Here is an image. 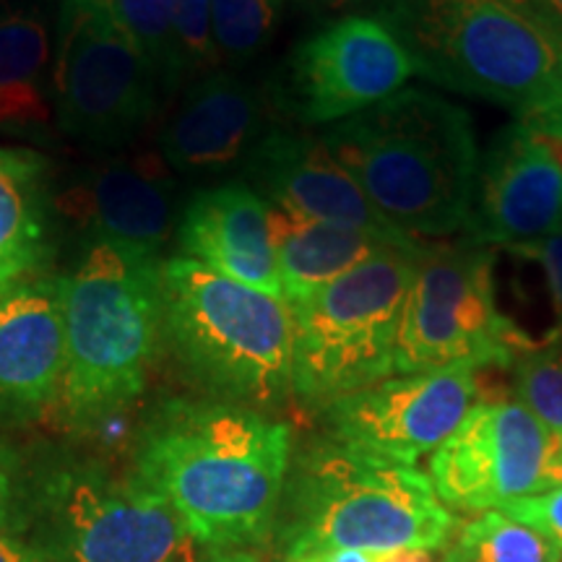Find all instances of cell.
I'll return each mask as SVG.
<instances>
[{
    "label": "cell",
    "mask_w": 562,
    "mask_h": 562,
    "mask_svg": "<svg viewBox=\"0 0 562 562\" xmlns=\"http://www.w3.org/2000/svg\"><path fill=\"white\" fill-rule=\"evenodd\" d=\"M560 456H562V448H560Z\"/></svg>",
    "instance_id": "cell-37"
},
{
    "label": "cell",
    "mask_w": 562,
    "mask_h": 562,
    "mask_svg": "<svg viewBox=\"0 0 562 562\" xmlns=\"http://www.w3.org/2000/svg\"><path fill=\"white\" fill-rule=\"evenodd\" d=\"M161 307L167 344L209 398L266 414L294 398V315L284 300L172 256L161 261Z\"/></svg>",
    "instance_id": "cell-3"
},
{
    "label": "cell",
    "mask_w": 562,
    "mask_h": 562,
    "mask_svg": "<svg viewBox=\"0 0 562 562\" xmlns=\"http://www.w3.org/2000/svg\"><path fill=\"white\" fill-rule=\"evenodd\" d=\"M172 193L165 159L146 154L91 167L60 195L58 206L68 222L94 237V245L161 261L175 222Z\"/></svg>",
    "instance_id": "cell-16"
},
{
    "label": "cell",
    "mask_w": 562,
    "mask_h": 562,
    "mask_svg": "<svg viewBox=\"0 0 562 562\" xmlns=\"http://www.w3.org/2000/svg\"><path fill=\"white\" fill-rule=\"evenodd\" d=\"M42 172L40 154L0 146V300L30 284L47 261Z\"/></svg>",
    "instance_id": "cell-22"
},
{
    "label": "cell",
    "mask_w": 562,
    "mask_h": 562,
    "mask_svg": "<svg viewBox=\"0 0 562 562\" xmlns=\"http://www.w3.org/2000/svg\"><path fill=\"white\" fill-rule=\"evenodd\" d=\"M290 469L286 422L214 398L161 404L136 446V482L211 550H245L271 537Z\"/></svg>",
    "instance_id": "cell-1"
},
{
    "label": "cell",
    "mask_w": 562,
    "mask_h": 562,
    "mask_svg": "<svg viewBox=\"0 0 562 562\" xmlns=\"http://www.w3.org/2000/svg\"><path fill=\"white\" fill-rule=\"evenodd\" d=\"M297 3L315 11H347L360 9V5H372V9H375L378 0H297Z\"/></svg>",
    "instance_id": "cell-34"
},
{
    "label": "cell",
    "mask_w": 562,
    "mask_h": 562,
    "mask_svg": "<svg viewBox=\"0 0 562 562\" xmlns=\"http://www.w3.org/2000/svg\"><path fill=\"white\" fill-rule=\"evenodd\" d=\"M245 165L250 188L271 206L290 211L302 220L370 232L398 248L419 245L402 235L372 206L323 136L271 128L258 138Z\"/></svg>",
    "instance_id": "cell-15"
},
{
    "label": "cell",
    "mask_w": 562,
    "mask_h": 562,
    "mask_svg": "<svg viewBox=\"0 0 562 562\" xmlns=\"http://www.w3.org/2000/svg\"><path fill=\"white\" fill-rule=\"evenodd\" d=\"M513 521L529 526L537 533L558 547L562 552V484L550 490L537 492V495L518 497V501L505 503L501 508Z\"/></svg>",
    "instance_id": "cell-29"
},
{
    "label": "cell",
    "mask_w": 562,
    "mask_h": 562,
    "mask_svg": "<svg viewBox=\"0 0 562 562\" xmlns=\"http://www.w3.org/2000/svg\"><path fill=\"white\" fill-rule=\"evenodd\" d=\"M50 32L24 5H0V136H53Z\"/></svg>",
    "instance_id": "cell-20"
},
{
    "label": "cell",
    "mask_w": 562,
    "mask_h": 562,
    "mask_svg": "<svg viewBox=\"0 0 562 562\" xmlns=\"http://www.w3.org/2000/svg\"><path fill=\"white\" fill-rule=\"evenodd\" d=\"M161 81L110 0H63L53 63L55 121L94 146L131 140L159 108Z\"/></svg>",
    "instance_id": "cell-9"
},
{
    "label": "cell",
    "mask_w": 562,
    "mask_h": 562,
    "mask_svg": "<svg viewBox=\"0 0 562 562\" xmlns=\"http://www.w3.org/2000/svg\"><path fill=\"white\" fill-rule=\"evenodd\" d=\"M440 562H467V560H463V558H461V554H459V552H456V550H453V547H451V550H448V552H446V558H442Z\"/></svg>",
    "instance_id": "cell-36"
},
{
    "label": "cell",
    "mask_w": 562,
    "mask_h": 562,
    "mask_svg": "<svg viewBox=\"0 0 562 562\" xmlns=\"http://www.w3.org/2000/svg\"><path fill=\"white\" fill-rule=\"evenodd\" d=\"M203 562H263L248 550H214Z\"/></svg>",
    "instance_id": "cell-35"
},
{
    "label": "cell",
    "mask_w": 562,
    "mask_h": 562,
    "mask_svg": "<svg viewBox=\"0 0 562 562\" xmlns=\"http://www.w3.org/2000/svg\"><path fill=\"white\" fill-rule=\"evenodd\" d=\"M286 0H211V32L220 63L245 66L269 45Z\"/></svg>",
    "instance_id": "cell-24"
},
{
    "label": "cell",
    "mask_w": 562,
    "mask_h": 562,
    "mask_svg": "<svg viewBox=\"0 0 562 562\" xmlns=\"http://www.w3.org/2000/svg\"><path fill=\"white\" fill-rule=\"evenodd\" d=\"M175 34L188 74H211L220 66V53L211 32V0H172Z\"/></svg>",
    "instance_id": "cell-27"
},
{
    "label": "cell",
    "mask_w": 562,
    "mask_h": 562,
    "mask_svg": "<svg viewBox=\"0 0 562 562\" xmlns=\"http://www.w3.org/2000/svg\"><path fill=\"white\" fill-rule=\"evenodd\" d=\"M505 252L516 261L531 263L542 271L552 313V326L542 339H558V336H562V227L542 237V240L518 245V248H508Z\"/></svg>",
    "instance_id": "cell-28"
},
{
    "label": "cell",
    "mask_w": 562,
    "mask_h": 562,
    "mask_svg": "<svg viewBox=\"0 0 562 562\" xmlns=\"http://www.w3.org/2000/svg\"><path fill=\"white\" fill-rule=\"evenodd\" d=\"M178 248V256L284 300L269 203L250 186L195 193L180 216Z\"/></svg>",
    "instance_id": "cell-18"
},
{
    "label": "cell",
    "mask_w": 562,
    "mask_h": 562,
    "mask_svg": "<svg viewBox=\"0 0 562 562\" xmlns=\"http://www.w3.org/2000/svg\"><path fill=\"white\" fill-rule=\"evenodd\" d=\"M508 3L562 45V0H508Z\"/></svg>",
    "instance_id": "cell-31"
},
{
    "label": "cell",
    "mask_w": 562,
    "mask_h": 562,
    "mask_svg": "<svg viewBox=\"0 0 562 562\" xmlns=\"http://www.w3.org/2000/svg\"><path fill=\"white\" fill-rule=\"evenodd\" d=\"M453 550L467 562H562V552L503 510L476 513L456 531Z\"/></svg>",
    "instance_id": "cell-23"
},
{
    "label": "cell",
    "mask_w": 562,
    "mask_h": 562,
    "mask_svg": "<svg viewBox=\"0 0 562 562\" xmlns=\"http://www.w3.org/2000/svg\"><path fill=\"white\" fill-rule=\"evenodd\" d=\"M42 516L50 562H178L191 544L178 513L136 480L63 474L47 484Z\"/></svg>",
    "instance_id": "cell-11"
},
{
    "label": "cell",
    "mask_w": 562,
    "mask_h": 562,
    "mask_svg": "<svg viewBox=\"0 0 562 562\" xmlns=\"http://www.w3.org/2000/svg\"><path fill=\"white\" fill-rule=\"evenodd\" d=\"M480 402V372L391 375L328 406L326 440L372 461L414 467L451 438Z\"/></svg>",
    "instance_id": "cell-12"
},
{
    "label": "cell",
    "mask_w": 562,
    "mask_h": 562,
    "mask_svg": "<svg viewBox=\"0 0 562 562\" xmlns=\"http://www.w3.org/2000/svg\"><path fill=\"white\" fill-rule=\"evenodd\" d=\"M263 97L240 76L206 74L159 131V151L178 172H220L248 159L263 136Z\"/></svg>",
    "instance_id": "cell-19"
},
{
    "label": "cell",
    "mask_w": 562,
    "mask_h": 562,
    "mask_svg": "<svg viewBox=\"0 0 562 562\" xmlns=\"http://www.w3.org/2000/svg\"><path fill=\"white\" fill-rule=\"evenodd\" d=\"M529 344L497 305L495 250L467 237L422 243L398 323L396 375L510 370Z\"/></svg>",
    "instance_id": "cell-8"
},
{
    "label": "cell",
    "mask_w": 562,
    "mask_h": 562,
    "mask_svg": "<svg viewBox=\"0 0 562 562\" xmlns=\"http://www.w3.org/2000/svg\"><path fill=\"white\" fill-rule=\"evenodd\" d=\"M66 328L58 281H30L0 300V422H30L60 402Z\"/></svg>",
    "instance_id": "cell-17"
},
{
    "label": "cell",
    "mask_w": 562,
    "mask_h": 562,
    "mask_svg": "<svg viewBox=\"0 0 562 562\" xmlns=\"http://www.w3.org/2000/svg\"><path fill=\"white\" fill-rule=\"evenodd\" d=\"M419 79L539 117L562 110V45L508 0H378Z\"/></svg>",
    "instance_id": "cell-4"
},
{
    "label": "cell",
    "mask_w": 562,
    "mask_h": 562,
    "mask_svg": "<svg viewBox=\"0 0 562 562\" xmlns=\"http://www.w3.org/2000/svg\"><path fill=\"white\" fill-rule=\"evenodd\" d=\"M419 248L383 252L292 305V393L305 409L321 414L396 375L398 323Z\"/></svg>",
    "instance_id": "cell-7"
},
{
    "label": "cell",
    "mask_w": 562,
    "mask_h": 562,
    "mask_svg": "<svg viewBox=\"0 0 562 562\" xmlns=\"http://www.w3.org/2000/svg\"><path fill=\"white\" fill-rule=\"evenodd\" d=\"M562 440L516 398L476 402L438 451L430 476L451 510H501L505 503L562 484Z\"/></svg>",
    "instance_id": "cell-10"
},
{
    "label": "cell",
    "mask_w": 562,
    "mask_h": 562,
    "mask_svg": "<svg viewBox=\"0 0 562 562\" xmlns=\"http://www.w3.org/2000/svg\"><path fill=\"white\" fill-rule=\"evenodd\" d=\"M121 24L157 70L161 87L172 89L186 76L175 34L172 0H110Z\"/></svg>",
    "instance_id": "cell-26"
},
{
    "label": "cell",
    "mask_w": 562,
    "mask_h": 562,
    "mask_svg": "<svg viewBox=\"0 0 562 562\" xmlns=\"http://www.w3.org/2000/svg\"><path fill=\"white\" fill-rule=\"evenodd\" d=\"M562 227V146L529 121L497 133L482 157L467 240L508 250Z\"/></svg>",
    "instance_id": "cell-14"
},
{
    "label": "cell",
    "mask_w": 562,
    "mask_h": 562,
    "mask_svg": "<svg viewBox=\"0 0 562 562\" xmlns=\"http://www.w3.org/2000/svg\"><path fill=\"white\" fill-rule=\"evenodd\" d=\"M0 562H50L37 547L19 542L9 531H0Z\"/></svg>",
    "instance_id": "cell-33"
},
{
    "label": "cell",
    "mask_w": 562,
    "mask_h": 562,
    "mask_svg": "<svg viewBox=\"0 0 562 562\" xmlns=\"http://www.w3.org/2000/svg\"><path fill=\"white\" fill-rule=\"evenodd\" d=\"M323 140L402 235L417 243L467 235L482 154L461 104L406 87L331 125Z\"/></svg>",
    "instance_id": "cell-2"
},
{
    "label": "cell",
    "mask_w": 562,
    "mask_h": 562,
    "mask_svg": "<svg viewBox=\"0 0 562 562\" xmlns=\"http://www.w3.org/2000/svg\"><path fill=\"white\" fill-rule=\"evenodd\" d=\"M273 245H277L281 290L286 305L313 297L323 286L334 284L336 279L347 277L349 271L360 269L372 258L389 250H417L398 248L383 237L370 235L362 229L339 227V224L313 222L294 216L290 211L271 206Z\"/></svg>",
    "instance_id": "cell-21"
},
{
    "label": "cell",
    "mask_w": 562,
    "mask_h": 562,
    "mask_svg": "<svg viewBox=\"0 0 562 562\" xmlns=\"http://www.w3.org/2000/svg\"><path fill=\"white\" fill-rule=\"evenodd\" d=\"M284 562H440L432 550H393V552H362V550H326L305 552L284 558Z\"/></svg>",
    "instance_id": "cell-30"
},
{
    "label": "cell",
    "mask_w": 562,
    "mask_h": 562,
    "mask_svg": "<svg viewBox=\"0 0 562 562\" xmlns=\"http://www.w3.org/2000/svg\"><path fill=\"white\" fill-rule=\"evenodd\" d=\"M279 518L284 558L326 550L438 552L456 533L453 513L425 472L362 459L331 440L292 461Z\"/></svg>",
    "instance_id": "cell-5"
},
{
    "label": "cell",
    "mask_w": 562,
    "mask_h": 562,
    "mask_svg": "<svg viewBox=\"0 0 562 562\" xmlns=\"http://www.w3.org/2000/svg\"><path fill=\"white\" fill-rule=\"evenodd\" d=\"M417 66L378 16L349 13L300 42L290 108L302 125H336L409 87Z\"/></svg>",
    "instance_id": "cell-13"
},
{
    "label": "cell",
    "mask_w": 562,
    "mask_h": 562,
    "mask_svg": "<svg viewBox=\"0 0 562 562\" xmlns=\"http://www.w3.org/2000/svg\"><path fill=\"white\" fill-rule=\"evenodd\" d=\"M16 516H19L16 467H13L11 453L0 446V531H9Z\"/></svg>",
    "instance_id": "cell-32"
},
{
    "label": "cell",
    "mask_w": 562,
    "mask_h": 562,
    "mask_svg": "<svg viewBox=\"0 0 562 562\" xmlns=\"http://www.w3.org/2000/svg\"><path fill=\"white\" fill-rule=\"evenodd\" d=\"M58 290L66 328L58 404L70 425L89 430L123 414L144 391L165 336L161 261L91 245Z\"/></svg>",
    "instance_id": "cell-6"
},
{
    "label": "cell",
    "mask_w": 562,
    "mask_h": 562,
    "mask_svg": "<svg viewBox=\"0 0 562 562\" xmlns=\"http://www.w3.org/2000/svg\"><path fill=\"white\" fill-rule=\"evenodd\" d=\"M513 398L562 440V336L531 341L510 364Z\"/></svg>",
    "instance_id": "cell-25"
}]
</instances>
